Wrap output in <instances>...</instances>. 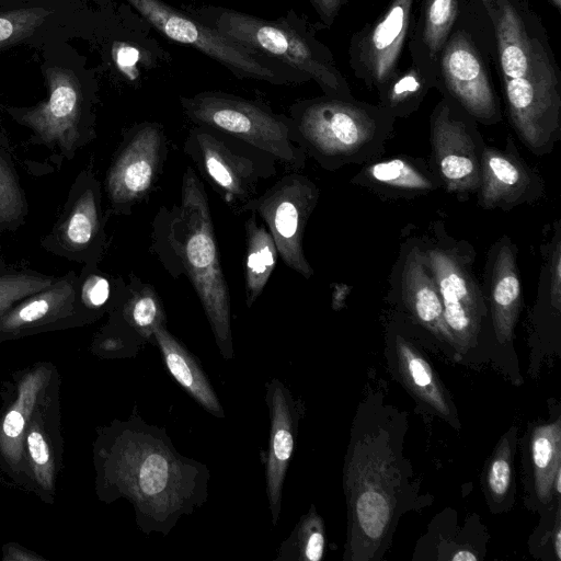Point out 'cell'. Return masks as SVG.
Instances as JSON below:
<instances>
[{"instance_id":"1","label":"cell","mask_w":561,"mask_h":561,"mask_svg":"<svg viewBox=\"0 0 561 561\" xmlns=\"http://www.w3.org/2000/svg\"><path fill=\"white\" fill-rule=\"evenodd\" d=\"M405 419L376 393L358 404L344 461L347 504L344 560H381L399 518L411 510L415 492L403 455Z\"/></svg>"},{"instance_id":"2","label":"cell","mask_w":561,"mask_h":561,"mask_svg":"<svg viewBox=\"0 0 561 561\" xmlns=\"http://www.w3.org/2000/svg\"><path fill=\"white\" fill-rule=\"evenodd\" d=\"M110 490L134 506L142 533L163 536L207 500V467L176 451L164 428L134 414L101 450Z\"/></svg>"},{"instance_id":"3","label":"cell","mask_w":561,"mask_h":561,"mask_svg":"<svg viewBox=\"0 0 561 561\" xmlns=\"http://www.w3.org/2000/svg\"><path fill=\"white\" fill-rule=\"evenodd\" d=\"M486 11L511 125L531 153L548 154L561 138V83L545 33L513 0Z\"/></svg>"},{"instance_id":"4","label":"cell","mask_w":561,"mask_h":561,"mask_svg":"<svg viewBox=\"0 0 561 561\" xmlns=\"http://www.w3.org/2000/svg\"><path fill=\"white\" fill-rule=\"evenodd\" d=\"M150 251L173 277L193 286L225 359H233L231 300L220 264L208 196L192 167L182 175L180 201L161 206L151 224Z\"/></svg>"},{"instance_id":"5","label":"cell","mask_w":561,"mask_h":561,"mask_svg":"<svg viewBox=\"0 0 561 561\" xmlns=\"http://www.w3.org/2000/svg\"><path fill=\"white\" fill-rule=\"evenodd\" d=\"M289 117L296 142L331 172L382 157L396 123L379 104L328 95L298 100Z\"/></svg>"},{"instance_id":"6","label":"cell","mask_w":561,"mask_h":561,"mask_svg":"<svg viewBox=\"0 0 561 561\" xmlns=\"http://www.w3.org/2000/svg\"><path fill=\"white\" fill-rule=\"evenodd\" d=\"M182 10L239 46L306 75L318 83L324 95L353 99L332 53L294 9L276 20L209 4L183 5Z\"/></svg>"},{"instance_id":"7","label":"cell","mask_w":561,"mask_h":561,"mask_svg":"<svg viewBox=\"0 0 561 561\" xmlns=\"http://www.w3.org/2000/svg\"><path fill=\"white\" fill-rule=\"evenodd\" d=\"M419 244L436 284L444 319L460 362L473 363L492 358V350L486 342V327L491 330L492 328L483 293L473 270L472 247L450 237L440 221L433 222L431 234L421 238Z\"/></svg>"},{"instance_id":"8","label":"cell","mask_w":561,"mask_h":561,"mask_svg":"<svg viewBox=\"0 0 561 561\" xmlns=\"http://www.w3.org/2000/svg\"><path fill=\"white\" fill-rule=\"evenodd\" d=\"M47 99L31 107H8L20 123L45 140L71 147L92 136L96 102V71L68 42H56L41 49Z\"/></svg>"},{"instance_id":"9","label":"cell","mask_w":561,"mask_h":561,"mask_svg":"<svg viewBox=\"0 0 561 561\" xmlns=\"http://www.w3.org/2000/svg\"><path fill=\"white\" fill-rule=\"evenodd\" d=\"M180 103L194 125L233 137L289 172L305 168L307 154L296 142L290 117L267 104L220 91L181 96Z\"/></svg>"},{"instance_id":"10","label":"cell","mask_w":561,"mask_h":561,"mask_svg":"<svg viewBox=\"0 0 561 561\" xmlns=\"http://www.w3.org/2000/svg\"><path fill=\"white\" fill-rule=\"evenodd\" d=\"M125 1L164 37L197 49L226 67L238 79H252L274 85L297 84L310 80L285 64L239 46L184 10L163 0Z\"/></svg>"},{"instance_id":"11","label":"cell","mask_w":561,"mask_h":561,"mask_svg":"<svg viewBox=\"0 0 561 561\" xmlns=\"http://www.w3.org/2000/svg\"><path fill=\"white\" fill-rule=\"evenodd\" d=\"M183 150L201 178L236 214L259 195L262 182L277 174L273 158L207 127L194 125Z\"/></svg>"},{"instance_id":"12","label":"cell","mask_w":561,"mask_h":561,"mask_svg":"<svg viewBox=\"0 0 561 561\" xmlns=\"http://www.w3.org/2000/svg\"><path fill=\"white\" fill-rule=\"evenodd\" d=\"M428 163L442 188L466 201L480 184V161L485 145L477 122L444 95L430 117Z\"/></svg>"},{"instance_id":"13","label":"cell","mask_w":561,"mask_h":561,"mask_svg":"<svg viewBox=\"0 0 561 561\" xmlns=\"http://www.w3.org/2000/svg\"><path fill=\"white\" fill-rule=\"evenodd\" d=\"M320 197V190L308 176L289 172L247 203L241 214L254 213L272 234L278 256L306 279L314 272L304 251L307 222Z\"/></svg>"},{"instance_id":"14","label":"cell","mask_w":561,"mask_h":561,"mask_svg":"<svg viewBox=\"0 0 561 561\" xmlns=\"http://www.w3.org/2000/svg\"><path fill=\"white\" fill-rule=\"evenodd\" d=\"M168 157L164 128L157 122L129 127L106 175V192L115 213L129 215L148 197Z\"/></svg>"},{"instance_id":"15","label":"cell","mask_w":561,"mask_h":561,"mask_svg":"<svg viewBox=\"0 0 561 561\" xmlns=\"http://www.w3.org/2000/svg\"><path fill=\"white\" fill-rule=\"evenodd\" d=\"M438 89L477 123L491 126L502 121L493 84L470 36L450 33L438 57Z\"/></svg>"},{"instance_id":"16","label":"cell","mask_w":561,"mask_h":561,"mask_svg":"<svg viewBox=\"0 0 561 561\" xmlns=\"http://www.w3.org/2000/svg\"><path fill=\"white\" fill-rule=\"evenodd\" d=\"M96 11L48 0L0 5V53L19 46L41 50L51 43L82 37Z\"/></svg>"},{"instance_id":"17","label":"cell","mask_w":561,"mask_h":561,"mask_svg":"<svg viewBox=\"0 0 561 561\" xmlns=\"http://www.w3.org/2000/svg\"><path fill=\"white\" fill-rule=\"evenodd\" d=\"M415 0H391L383 13L353 35L348 62L355 77L377 92L398 71Z\"/></svg>"},{"instance_id":"18","label":"cell","mask_w":561,"mask_h":561,"mask_svg":"<svg viewBox=\"0 0 561 561\" xmlns=\"http://www.w3.org/2000/svg\"><path fill=\"white\" fill-rule=\"evenodd\" d=\"M385 340V354L393 378L423 410L459 430L460 422L453 398L424 351L408 333L405 321L392 320Z\"/></svg>"},{"instance_id":"19","label":"cell","mask_w":561,"mask_h":561,"mask_svg":"<svg viewBox=\"0 0 561 561\" xmlns=\"http://www.w3.org/2000/svg\"><path fill=\"white\" fill-rule=\"evenodd\" d=\"M396 289L403 316L425 332L451 359L460 362L456 344L444 319L436 284L424 262L417 239L409 240L401 249L393 268Z\"/></svg>"},{"instance_id":"20","label":"cell","mask_w":561,"mask_h":561,"mask_svg":"<svg viewBox=\"0 0 561 561\" xmlns=\"http://www.w3.org/2000/svg\"><path fill=\"white\" fill-rule=\"evenodd\" d=\"M477 204L485 210H511L546 195L541 174L519 154L512 137L504 148L485 144L480 161Z\"/></svg>"},{"instance_id":"21","label":"cell","mask_w":561,"mask_h":561,"mask_svg":"<svg viewBox=\"0 0 561 561\" xmlns=\"http://www.w3.org/2000/svg\"><path fill=\"white\" fill-rule=\"evenodd\" d=\"M525 505L539 514L561 503V414L559 403L549 420L529 424L519 442Z\"/></svg>"},{"instance_id":"22","label":"cell","mask_w":561,"mask_h":561,"mask_svg":"<svg viewBox=\"0 0 561 561\" xmlns=\"http://www.w3.org/2000/svg\"><path fill=\"white\" fill-rule=\"evenodd\" d=\"M518 250L503 234L489 249L482 289L496 351L513 352V337L522 310Z\"/></svg>"},{"instance_id":"23","label":"cell","mask_w":561,"mask_h":561,"mask_svg":"<svg viewBox=\"0 0 561 561\" xmlns=\"http://www.w3.org/2000/svg\"><path fill=\"white\" fill-rule=\"evenodd\" d=\"M265 400L270 415V437L265 460V483L273 526H276L282 507L283 486L295 450L299 422L305 404L295 398L278 379L265 383Z\"/></svg>"},{"instance_id":"24","label":"cell","mask_w":561,"mask_h":561,"mask_svg":"<svg viewBox=\"0 0 561 561\" xmlns=\"http://www.w3.org/2000/svg\"><path fill=\"white\" fill-rule=\"evenodd\" d=\"M545 250L529 336V373L534 378L545 359L560 355V337L553 333L552 323L553 320L560 321L561 312V238L558 220L554 222V233Z\"/></svg>"},{"instance_id":"25","label":"cell","mask_w":561,"mask_h":561,"mask_svg":"<svg viewBox=\"0 0 561 561\" xmlns=\"http://www.w3.org/2000/svg\"><path fill=\"white\" fill-rule=\"evenodd\" d=\"M382 157L362 164L350 183L383 201L412 199L442 188L428 160L409 154Z\"/></svg>"},{"instance_id":"26","label":"cell","mask_w":561,"mask_h":561,"mask_svg":"<svg viewBox=\"0 0 561 561\" xmlns=\"http://www.w3.org/2000/svg\"><path fill=\"white\" fill-rule=\"evenodd\" d=\"M115 317L118 334L106 337L102 348L131 356L153 339V331L159 324L167 323L163 302L154 287L135 275L126 284L125 294L116 305Z\"/></svg>"},{"instance_id":"27","label":"cell","mask_w":561,"mask_h":561,"mask_svg":"<svg viewBox=\"0 0 561 561\" xmlns=\"http://www.w3.org/2000/svg\"><path fill=\"white\" fill-rule=\"evenodd\" d=\"M459 0H424L419 24L410 41L412 64L438 88V57L457 19Z\"/></svg>"},{"instance_id":"28","label":"cell","mask_w":561,"mask_h":561,"mask_svg":"<svg viewBox=\"0 0 561 561\" xmlns=\"http://www.w3.org/2000/svg\"><path fill=\"white\" fill-rule=\"evenodd\" d=\"M153 339L168 370L180 386L207 412L219 419L225 417L224 409L207 375L191 352L170 333L167 323L154 329Z\"/></svg>"},{"instance_id":"29","label":"cell","mask_w":561,"mask_h":561,"mask_svg":"<svg viewBox=\"0 0 561 561\" xmlns=\"http://www.w3.org/2000/svg\"><path fill=\"white\" fill-rule=\"evenodd\" d=\"M103 224L100 186L90 178L62 225V239L70 248L89 252L90 259L96 261L105 242Z\"/></svg>"},{"instance_id":"30","label":"cell","mask_w":561,"mask_h":561,"mask_svg":"<svg viewBox=\"0 0 561 561\" xmlns=\"http://www.w3.org/2000/svg\"><path fill=\"white\" fill-rule=\"evenodd\" d=\"M47 379L45 368H38L25 375L19 383L15 401L1 421L0 451L13 468L21 463L26 428Z\"/></svg>"},{"instance_id":"31","label":"cell","mask_w":561,"mask_h":561,"mask_svg":"<svg viewBox=\"0 0 561 561\" xmlns=\"http://www.w3.org/2000/svg\"><path fill=\"white\" fill-rule=\"evenodd\" d=\"M517 434L518 427L513 425L501 436L482 473L483 494L489 510L494 514L512 510L515 503L514 458Z\"/></svg>"},{"instance_id":"32","label":"cell","mask_w":561,"mask_h":561,"mask_svg":"<svg viewBox=\"0 0 561 561\" xmlns=\"http://www.w3.org/2000/svg\"><path fill=\"white\" fill-rule=\"evenodd\" d=\"M249 214L244 222V290L247 307L251 308L276 267L278 251L270 231L257 221V216Z\"/></svg>"},{"instance_id":"33","label":"cell","mask_w":561,"mask_h":561,"mask_svg":"<svg viewBox=\"0 0 561 561\" xmlns=\"http://www.w3.org/2000/svg\"><path fill=\"white\" fill-rule=\"evenodd\" d=\"M432 88H437L436 83L412 64L403 71L398 70L377 92L378 104L396 119L405 118L419 110Z\"/></svg>"},{"instance_id":"34","label":"cell","mask_w":561,"mask_h":561,"mask_svg":"<svg viewBox=\"0 0 561 561\" xmlns=\"http://www.w3.org/2000/svg\"><path fill=\"white\" fill-rule=\"evenodd\" d=\"M72 299L73 290L70 285L56 284L43 294H37L9 312L2 313L0 332L12 333L58 318L67 310Z\"/></svg>"},{"instance_id":"35","label":"cell","mask_w":561,"mask_h":561,"mask_svg":"<svg viewBox=\"0 0 561 561\" xmlns=\"http://www.w3.org/2000/svg\"><path fill=\"white\" fill-rule=\"evenodd\" d=\"M324 549V523L314 506H311L280 545L276 561H320Z\"/></svg>"},{"instance_id":"36","label":"cell","mask_w":561,"mask_h":561,"mask_svg":"<svg viewBox=\"0 0 561 561\" xmlns=\"http://www.w3.org/2000/svg\"><path fill=\"white\" fill-rule=\"evenodd\" d=\"M24 444L37 483L46 491L54 488L55 463L45 433L37 422L27 425Z\"/></svg>"},{"instance_id":"37","label":"cell","mask_w":561,"mask_h":561,"mask_svg":"<svg viewBox=\"0 0 561 561\" xmlns=\"http://www.w3.org/2000/svg\"><path fill=\"white\" fill-rule=\"evenodd\" d=\"M541 520L529 541L534 557L561 561V503L540 514Z\"/></svg>"},{"instance_id":"38","label":"cell","mask_w":561,"mask_h":561,"mask_svg":"<svg viewBox=\"0 0 561 561\" xmlns=\"http://www.w3.org/2000/svg\"><path fill=\"white\" fill-rule=\"evenodd\" d=\"M126 290L122 279L112 282L107 275L91 274L82 286V300L91 309L106 307L112 298L121 299Z\"/></svg>"},{"instance_id":"39","label":"cell","mask_w":561,"mask_h":561,"mask_svg":"<svg viewBox=\"0 0 561 561\" xmlns=\"http://www.w3.org/2000/svg\"><path fill=\"white\" fill-rule=\"evenodd\" d=\"M45 286L47 285L43 279H27L25 277L21 279H0V316L4 313L14 301L27 295H32L31 293H35Z\"/></svg>"},{"instance_id":"40","label":"cell","mask_w":561,"mask_h":561,"mask_svg":"<svg viewBox=\"0 0 561 561\" xmlns=\"http://www.w3.org/2000/svg\"><path fill=\"white\" fill-rule=\"evenodd\" d=\"M19 204L16 185L7 164L0 160V218L9 217Z\"/></svg>"},{"instance_id":"41","label":"cell","mask_w":561,"mask_h":561,"mask_svg":"<svg viewBox=\"0 0 561 561\" xmlns=\"http://www.w3.org/2000/svg\"><path fill=\"white\" fill-rule=\"evenodd\" d=\"M322 23L329 27L333 24L345 0H310Z\"/></svg>"},{"instance_id":"42","label":"cell","mask_w":561,"mask_h":561,"mask_svg":"<svg viewBox=\"0 0 561 561\" xmlns=\"http://www.w3.org/2000/svg\"><path fill=\"white\" fill-rule=\"evenodd\" d=\"M48 1L64 2V3L72 4V5H76L79 8H83V9L92 8L90 5L91 3L102 4L103 2H105V0H48Z\"/></svg>"},{"instance_id":"43","label":"cell","mask_w":561,"mask_h":561,"mask_svg":"<svg viewBox=\"0 0 561 561\" xmlns=\"http://www.w3.org/2000/svg\"><path fill=\"white\" fill-rule=\"evenodd\" d=\"M30 1H36V0H0V5H13L19 4L23 2H30Z\"/></svg>"},{"instance_id":"44","label":"cell","mask_w":561,"mask_h":561,"mask_svg":"<svg viewBox=\"0 0 561 561\" xmlns=\"http://www.w3.org/2000/svg\"><path fill=\"white\" fill-rule=\"evenodd\" d=\"M486 10L494 8L500 4L503 0H481Z\"/></svg>"},{"instance_id":"45","label":"cell","mask_w":561,"mask_h":561,"mask_svg":"<svg viewBox=\"0 0 561 561\" xmlns=\"http://www.w3.org/2000/svg\"><path fill=\"white\" fill-rule=\"evenodd\" d=\"M549 2L558 10L561 9V0H549Z\"/></svg>"}]
</instances>
